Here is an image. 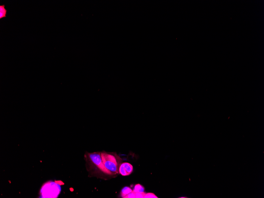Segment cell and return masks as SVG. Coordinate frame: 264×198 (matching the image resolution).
<instances>
[{
  "label": "cell",
  "instance_id": "cell-1",
  "mask_svg": "<svg viewBox=\"0 0 264 198\" xmlns=\"http://www.w3.org/2000/svg\"><path fill=\"white\" fill-rule=\"evenodd\" d=\"M60 192V186L56 182L46 183L42 187L40 191L42 198H56Z\"/></svg>",
  "mask_w": 264,
  "mask_h": 198
},
{
  "label": "cell",
  "instance_id": "cell-2",
  "mask_svg": "<svg viewBox=\"0 0 264 198\" xmlns=\"http://www.w3.org/2000/svg\"><path fill=\"white\" fill-rule=\"evenodd\" d=\"M101 156L103 164L107 169L113 174L119 173L118 162L114 156L106 153H101Z\"/></svg>",
  "mask_w": 264,
  "mask_h": 198
},
{
  "label": "cell",
  "instance_id": "cell-3",
  "mask_svg": "<svg viewBox=\"0 0 264 198\" xmlns=\"http://www.w3.org/2000/svg\"><path fill=\"white\" fill-rule=\"evenodd\" d=\"M100 153H93L88 154L87 157L90 160L96 167L100 169L104 173L108 175H112L113 174L109 170L106 168L103 164Z\"/></svg>",
  "mask_w": 264,
  "mask_h": 198
},
{
  "label": "cell",
  "instance_id": "cell-4",
  "mask_svg": "<svg viewBox=\"0 0 264 198\" xmlns=\"http://www.w3.org/2000/svg\"><path fill=\"white\" fill-rule=\"evenodd\" d=\"M133 166L129 163H124L121 164L119 168V173L123 176H129L133 171Z\"/></svg>",
  "mask_w": 264,
  "mask_h": 198
},
{
  "label": "cell",
  "instance_id": "cell-5",
  "mask_svg": "<svg viewBox=\"0 0 264 198\" xmlns=\"http://www.w3.org/2000/svg\"><path fill=\"white\" fill-rule=\"evenodd\" d=\"M133 191L132 189L129 187H125L122 189L120 193V196L122 198H124L126 196Z\"/></svg>",
  "mask_w": 264,
  "mask_h": 198
},
{
  "label": "cell",
  "instance_id": "cell-6",
  "mask_svg": "<svg viewBox=\"0 0 264 198\" xmlns=\"http://www.w3.org/2000/svg\"><path fill=\"white\" fill-rule=\"evenodd\" d=\"M7 10L5 8V5L0 6V19L6 17Z\"/></svg>",
  "mask_w": 264,
  "mask_h": 198
},
{
  "label": "cell",
  "instance_id": "cell-7",
  "mask_svg": "<svg viewBox=\"0 0 264 198\" xmlns=\"http://www.w3.org/2000/svg\"><path fill=\"white\" fill-rule=\"evenodd\" d=\"M144 190L145 189L143 186L140 184H137L135 185L133 191L136 193H142L144 192Z\"/></svg>",
  "mask_w": 264,
  "mask_h": 198
},
{
  "label": "cell",
  "instance_id": "cell-8",
  "mask_svg": "<svg viewBox=\"0 0 264 198\" xmlns=\"http://www.w3.org/2000/svg\"><path fill=\"white\" fill-rule=\"evenodd\" d=\"M144 198H158V197L155 195V194L152 193H148L145 194Z\"/></svg>",
  "mask_w": 264,
  "mask_h": 198
},
{
  "label": "cell",
  "instance_id": "cell-9",
  "mask_svg": "<svg viewBox=\"0 0 264 198\" xmlns=\"http://www.w3.org/2000/svg\"><path fill=\"white\" fill-rule=\"evenodd\" d=\"M135 193V198H144V195H145V192H142V193Z\"/></svg>",
  "mask_w": 264,
  "mask_h": 198
},
{
  "label": "cell",
  "instance_id": "cell-10",
  "mask_svg": "<svg viewBox=\"0 0 264 198\" xmlns=\"http://www.w3.org/2000/svg\"><path fill=\"white\" fill-rule=\"evenodd\" d=\"M124 198H136L135 193L134 191H132L131 193H129Z\"/></svg>",
  "mask_w": 264,
  "mask_h": 198
}]
</instances>
